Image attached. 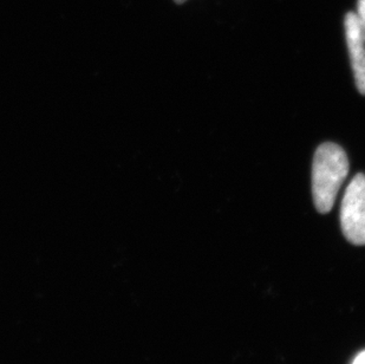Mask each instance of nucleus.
<instances>
[{
	"instance_id": "423d86ee",
	"label": "nucleus",
	"mask_w": 365,
	"mask_h": 364,
	"mask_svg": "<svg viewBox=\"0 0 365 364\" xmlns=\"http://www.w3.org/2000/svg\"><path fill=\"white\" fill-rule=\"evenodd\" d=\"M174 1H175L176 4H182L185 3L186 0H174Z\"/></svg>"
},
{
	"instance_id": "f257e3e1",
	"label": "nucleus",
	"mask_w": 365,
	"mask_h": 364,
	"mask_svg": "<svg viewBox=\"0 0 365 364\" xmlns=\"http://www.w3.org/2000/svg\"><path fill=\"white\" fill-rule=\"evenodd\" d=\"M348 174V156L341 146L325 142L317 148L312 166V194L319 213H329L334 208Z\"/></svg>"
},
{
	"instance_id": "7ed1b4c3",
	"label": "nucleus",
	"mask_w": 365,
	"mask_h": 364,
	"mask_svg": "<svg viewBox=\"0 0 365 364\" xmlns=\"http://www.w3.org/2000/svg\"><path fill=\"white\" fill-rule=\"evenodd\" d=\"M345 36L356 86L359 93L365 95V41L354 12L345 16Z\"/></svg>"
},
{
	"instance_id": "20e7f679",
	"label": "nucleus",
	"mask_w": 365,
	"mask_h": 364,
	"mask_svg": "<svg viewBox=\"0 0 365 364\" xmlns=\"http://www.w3.org/2000/svg\"><path fill=\"white\" fill-rule=\"evenodd\" d=\"M356 16H357L359 28H361V31H362L363 38H364L365 41V0H359Z\"/></svg>"
},
{
	"instance_id": "f03ea898",
	"label": "nucleus",
	"mask_w": 365,
	"mask_h": 364,
	"mask_svg": "<svg viewBox=\"0 0 365 364\" xmlns=\"http://www.w3.org/2000/svg\"><path fill=\"white\" fill-rule=\"evenodd\" d=\"M341 231L351 244L365 245V176L357 174L350 181L341 200Z\"/></svg>"
},
{
	"instance_id": "39448f33",
	"label": "nucleus",
	"mask_w": 365,
	"mask_h": 364,
	"mask_svg": "<svg viewBox=\"0 0 365 364\" xmlns=\"http://www.w3.org/2000/svg\"><path fill=\"white\" fill-rule=\"evenodd\" d=\"M352 364H365V350L356 356Z\"/></svg>"
}]
</instances>
